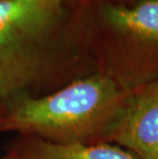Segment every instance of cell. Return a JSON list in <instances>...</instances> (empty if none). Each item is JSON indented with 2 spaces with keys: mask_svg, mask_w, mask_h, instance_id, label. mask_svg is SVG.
Wrapping results in <instances>:
<instances>
[{
  "mask_svg": "<svg viewBox=\"0 0 158 159\" xmlns=\"http://www.w3.org/2000/svg\"><path fill=\"white\" fill-rule=\"evenodd\" d=\"M129 89L108 74L79 79L39 99H25L9 114L7 126L56 144L105 142Z\"/></svg>",
  "mask_w": 158,
  "mask_h": 159,
  "instance_id": "6da1fadb",
  "label": "cell"
},
{
  "mask_svg": "<svg viewBox=\"0 0 158 159\" xmlns=\"http://www.w3.org/2000/svg\"><path fill=\"white\" fill-rule=\"evenodd\" d=\"M32 159H139L118 145L100 142L93 144H56L41 141L32 147Z\"/></svg>",
  "mask_w": 158,
  "mask_h": 159,
  "instance_id": "5b68a950",
  "label": "cell"
},
{
  "mask_svg": "<svg viewBox=\"0 0 158 159\" xmlns=\"http://www.w3.org/2000/svg\"><path fill=\"white\" fill-rule=\"evenodd\" d=\"M62 0H0V97L22 93L45 67Z\"/></svg>",
  "mask_w": 158,
  "mask_h": 159,
  "instance_id": "7a4b0ae2",
  "label": "cell"
},
{
  "mask_svg": "<svg viewBox=\"0 0 158 159\" xmlns=\"http://www.w3.org/2000/svg\"><path fill=\"white\" fill-rule=\"evenodd\" d=\"M105 141L139 159H158V79L129 91Z\"/></svg>",
  "mask_w": 158,
  "mask_h": 159,
  "instance_id": "277c9868",
  "label": "cell"
},
{
  "mask_svg": "<svg viewBox=\"0 0 158 159\" xmlns=\"http://www.w3.org/2000/svg\"><path fill=\"white\" fill-rule=\"evenodd\" d=\"M103 21L130 52L132 69L123 86L132 90L158 79V0L132 6L106 5Z\"/></svg>",
  "mask_w": 158,
  "mask_h": 159,
  "instance_id": "3957f363",
  "label": "cell"
}]
</instances>
